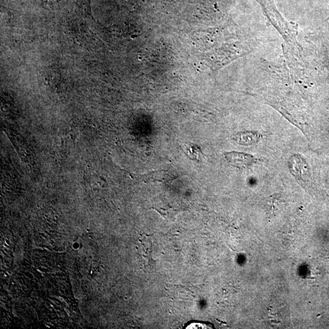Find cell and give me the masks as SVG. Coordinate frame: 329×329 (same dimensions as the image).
Instances as JSON below:
<instances>
[{"instance_id": "4", "label": "cell", "mask_w": 329, "mask_h": 329, "mask_svg": "<svg viewBox=\"0 0 329 329\" xmlns=\"http://www.w3.org/2000/svg\"><path fill=\"white\" fill-rule=\"evenodd\" d=\"M208 325L205 323H201V322H192V323L188 325V326H187V328L191 329V328H208Z\"/></svg>"}, {"instance_id": "5", "label": "cell", "mask_w": 329, "mask_h": 329, "mask_svg": "<svg viewBox=\"0 0 329 329\" xmlns=\"http://www.w3.org/2000/svg\"><path fill=\"white\" fill-rule=\"evenodd\" d=\"M79 1L83 2L84 3V5L86 6V7L88 8L89 11L90 0H79Z\"/></svg>"}, {"instance_id": "1", "label": "cell", "mask_w": 329, "mask_h": 329, "mask_svg": "<svg viewBox=\"0 0 329 329\" xmlns=\"http://www.w3.org/2000/svg\"><path fill=\"white\" fill-rule=\"evenodd\" d=\"M224 156L230 166L239 169L252 166L257 160L252 155L235 151L225 153Z\"/></svg>"}, {"instance_id": "3", "label": "cell", "mask_w": 329, "mask_h": 329, "mask_svg": "<svg viewBox=\"0 0 329 329\" xmlns=\"http://www.w3.org/2000/svg\"><path fill=\"white\" fill-rule=\"evenodd\" d=\"M289 166L293 175L296 177L302 179L303 176H306L307 166L301 157L298 155L292 156L289 160Z\"/></svg>"}, {"instance_id": "2", "label": "cell", "mask_w": 329, "mask_h": 329, "mask_svg": "<svg viewBox=\"0 0 329 329\" xmlns=\"http://www.w3.org/2000/svg\"><path fill=\"white\" fill-rule=\"evenodd\" d=\"M262 135L256 131H244L238 132L234 135L233 139L239 145L250 146L259 142L262 139Z\"/></svg>"}]
</instances>
